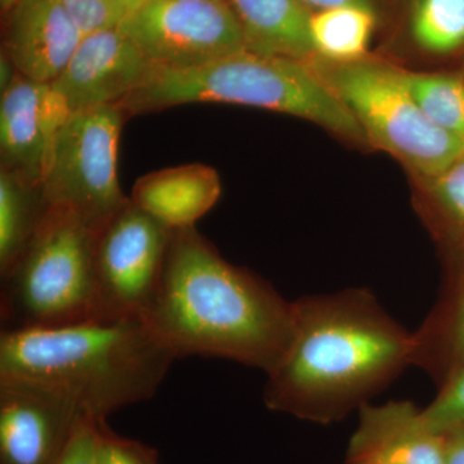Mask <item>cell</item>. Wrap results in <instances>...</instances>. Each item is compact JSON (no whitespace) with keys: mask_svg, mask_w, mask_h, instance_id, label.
<instances>
[{"mask_svg":"<svg viewBox=\"0 0 464 464\" xmlns=\"http://www.w3.org/2000/svg\"><path fill=\"white\" fill-rule=\"evenodd\" d=\"M83 35L119 27L127 14L118 0H61Z\"/></svg>","mask_w":464,"mask_h":464,"instance_id":"cell-25","label":"cell"},{"mask_svg":"<svg viewBox=\"0 0 464 464\" xmlns=\"http://www.w3.org/2000/svg\"><path fill=\"white\" fill-rule=\"evenodd\" d=\"M81 414L50 391L0 381V464H56Z\"/></svg>","mask_w":464,"mask_h":464,"instance_id":"cell-12","label":"cell"},{"mask_svg":"<svg viewBox=\"0 0 464 464\" xmlns=\"http://www.w3.org/2000/svg\"><path fill=\"white\" fill-rule=\"evenodd\" d=\"M97 464H161L155 449L137 440L123 438L110 429L108 420L101 426Z\"/></svg>","mask_w":464,"mask_h":464,"instance_id":"cell-24","label":"cell"},{"mask_svg":"<svg viewBox=\"0 0 464 464\" xmlns=\"http://www.w3.org/2000/svg\"><path fill=\"white\" fill-rule=\"evenodd\" d=\"M375 24L372 5H344L313 12L310 34L316 57L331 63L364 60Z\"/></svg>","mask_w":464,"mask_h":464,"instance_id":"cell-18","label":"cell"},{"mask_svg":"<svg viewBox=\"0 0 464 464\" xmlns=\"http://www.w3.org/2000/svg\"><path fill=\"white\" fill-rule=\"evenodd\" d=\"M197 102L270 110L369 146L362 128L314 63L249 50L186 69L152 65L145 82L118 106L128 118Z\"/></svg>","mask_w":464,"mask_h":464,"instance_id":"cell-4","label":"cell"},{"mask_svg":"<svg viewBox=\"0 0 464 464\" xmlns=\"http://www.w3.org/2000/svg\"><path fill=\"white\" fill-rule=\"evenodd\" d=\"M5 16L2 53L18 74L53 83L83 38L61 0H18Z\"/></svg>","mask_w":464,"mask_h":464,"instance_id":"cell-13","label":"cell"},{"mask_svg":"<svg viewBox=\"0 0 464 464\" xmlns=\"http://www.w3.org/2000/svg\"><path fill=\"white\" fill-rule=\"evenodd\" d=\"M401 79L427 118L464 142V76L401 69Z\"/></svg>","mask_w":464,"mask_h":464,"instance_id":"cell-21","label":"cell"},{"mask_svg":"<svg viewBox=\"0 0 464 464\" xmlns=\"http://www.w3.org/2000/svg\"><path fill=\"white\" fill-rule=\"evenodd\" d=\"M447 464H464V426L445 435Z\"/></svg>","mask_w":464,"mask_h":464,"instance_id":"cell-27","label":"cell"},{"mask_svg":"<svg viewBox=\"0 0 464 464\" xmlns=\"http://www.w3.org/2000/svg\"><path fill=\"white\" fill-rule=\"evenodd\" d=\"M411 34L422 50L448 54L464 47V0H415Z\"/></svg>","mask_w":464,"mask_h":464,"instance_id":"cell-22","label":"cell"},{"mask_svg":"<svg viewBox=\"0 0 464 464\" xmlns=\"http://www.w3.org/2000/svg\"><path fill=\"white\" fill-rule=\"evenodd\" d=\"M72 115L52 83L16 72L0 100L2 169L42 188L54 140Z\"/></svg>","mask_w":464,"mask_h":464,"instance_id":"cell-10","label":"cell"},{"mask_svg":"<svg viewBox=\"0 0 464 464\" xmlns=\"http://www.w3.org/2000/svg\"><path fill=\"white\" fill-rule=\"evenodd\" d=\"M288 353L267 374L266 408L306 422L338 423L411 365L413 333L371 290L347 288L295 301Z\"/></svg>","mask_w":464,"mask_h":464,"instance_id":"cell-1","label":"cell"},{"mask_svg":"<svg viewBox=\"0 0 464 464\" xmlns=\"http://www.w3.org/2000/svg\"><path fill=\"white\" fill-rule=\"evenodd\" d=\"M142 322L177 359L221 357L268 374L295 338V301L228 264L191 226L174 230L163 276Z\"/></svg>","mask_w":464,"mask_h":464,"instance_id":"cell-2","label":"cell"},{"mask_svg":"<svg viewBox=\"0 0 464 464\" xmlns=\"http://www.w3.org/2000/svg\"><path fill=\"white\" fill-rule=\"evenodd\" d=\"M314 66L364 130L369 146L387 152L413 174L429 179L464 157V142L432 123L402 83L401 69L364 60Z\"/></svg>","mask_w":464,"mask_h":464,"instance_id":"cell-6","label":"cell"},{"mask_svg":"<svg viewBox=\"0 0 464 464\" xmlns=\"http://www.w3.org/2000/svg\"><path fill=\"white\" fill-rule=\"evenodd\" d=\"M239 20L246 50L313 63V11L301 0H227Z\"/></svg>","mask_w":464,"mask_h":464,"instance_id":"cell-16","label":"cell"},{"mask_svg":"<svg viewBox=\"0 0 464 464\" xmlns=\"http://www.w3.org/2000/svg\"><path fill=\"white\" fill-rule=\"evenodd\" d=\"M108 420L81 414L56 464H97L101 426Z\"/></svg>","mask_w":464,"mask_h":464,"instance_id":"cell-26","label":"cell"},{"mask_svg":"<svg viewBox=\"0 0 464 464\" xmlns=\"http://www.w3.org/2000/svg\"><path fill=\"white\" fill-rule=\"evenodd\" d=\"M346 464H374V463L346 462Z\"/></svg>","mask_w":464,"mask_h":464,"instance_id":"cell-31","label":"cell"},{"mask_svg":"<svg viewBox=\"0 0 464 464\" xmlns=\"http://www.w3.org/2000/svg\"><path fill=\"white\" fill-rule=\"evenodd\" d=\"M174 360L142 320L0 333V381L50 391L97 420L151 399Z\"/></svg>","mask_w":464,"mask_h":464,"instance_id":"cell-3","label":"cell"},{"mask_svg":"<svg viewBox=\"0 0 464 464\" xmlns=\"http://www.w3.org/2000/svg\"><path fill=\"white\" fill-rule=\"evenodd\" d=\"M411 365L444 384L464 366V246L441 304L413 333Z\"/></svg>","mask_w":464,"mask_h":464,"instance_id":"cell-17","label":"cell"},{"mask_svg":"<svg viewBox=\"0 0 464 464\" xmlns=\"http://www.w3.org/2000/svg\"><path fill=\"white\" fill-rule=\"evenodd\" d=\"M174 230L128 199L97 234L94 320H142L163 276Z\"/></svg>","mask_w":464,"mask_h":464,"instance_id":"cell-8","label":"cell"},{"mask_svg":"<svg viewBox=\"0 0 464 464\" xmlns=\"http://www.w3.org/2000/svg\"><path fill=\"white\" fill-rule=\"evenodd\" d=\"M347 462L447 464L445 435L424 422L411 401L365 404L347 449Z\"/></svg>","mask_w":464,"mask_h":464,"instance_id":"cell-14","label":"cell"},{"mask_svg":"<svg viewBox=\"0 0 464 464\" xmlns=\"http://www.w3.org/2000/svg\"><path fill=\"white\" fill-rule=\"evenodd\" d=\"M148 0H118L121 7L123 8L125 14H133L134 11H137L140 7H142Z\"/></svg>","mask_w":464,"mask_h":464,"instance_id":"cell-29","label":"cell"},{"mask_svg":"<svg viewBox=\"0 0 464 464\" xmlns=\"http://www.w3.org/2000/svg\"><path fill=\"white\" fill-rule=\"evenodd\" d=\"M301 2L313 12L344 5H371V0H301Z\"/></svg>","mask_w":464,"mask_h":464,"instance_id":"cell-28","label":"cell"},{"mask_svg":"<svg viewBox=\"0 0 464 464\" xmlns=\"http://www.w3.org/2000/svg\"><path fill=\"white\" fill-rule=\"evenodd\" d=\"M17 2L18 0H0V7H2L3 14H8Z\"/></svg>","mask_w":464,"mask_h":464,"instance_id":"cell-30","label":"cell"},{"mask_svg":"<svg viewBox=\"0 0 464 464\" xmlns=\"http://www.w3.org/2000/svg\"><path fill=\"white\" fill-rule=\"evenodd\" d=\"M47 208L42 188L0 170V276L17 264Z\"/></svg>","mask_w":464,"mask_h":464,"instance_id":"cell-19","label":"cell"},{"mask_svg":"<svg viewBox=\"0 0 464 464\" xmlns=\"http://www.w3.org/2000/svg\"><path fill=\"white\" fill-rule=\"evenodd\" d=\"M422 417L430 429L441 435L464 426V366L441 384L438 396L422 409Z\"/></svg>","mask_w":464,"mask_h":464,"instance_id":"cell-23","label":"cell"},{"mask_svg":"<svg viewBox=\"0 0 464 464\" xmlns=\"http://www.w3.org/2000/svg\"><path fill=\"white\" fill-rule=\"evenodd\" d=\"M127 116L116 105L70 116L54 140L42 182L50 207L66 208L100 231L127 203L118 179L121 127Z\"/></svg>","mask_w":464,"mask_h":464,"instance_id":"cell-7","label":"cell"},{"mask_svg":"<svg viewBox=\"0 0 464 464\" xmlns=\"http://www.w3.org/2000/svg\"><path fill=\"white\" fill-rule=\"evenodd\" d=\"M119 27L157 66L186 69L246 50L227 0H148Z\"/></svg>","mask_w":464,"mask_h":464,"instance_id":"cell-9","label":"cell"},{"mask_svg":"<svg viewBox=\"0 0 464 464\" xmlns=\"http://www.w3.org/2000/svg\"><path fill=\"white\" fill-rule=\"evenodd\" d=\"M152 63L121 27L83 35L54 90L72 114L116 105L145 82Z\"/></svg>","mask_w":464,"mask_h":464,"instance_id":"cell-11","label":"cell"},{"mask_svg":"<svg viewBox=\"0 0 464 464\" xmlns=\"http://www.w3.org/2000/svg\"><path fill=\"white\" fill-rule=\"evenodd\" d=\"M414 182L418 212L430 227L464 239V157L441 173Z\"/></svg>","mask_w":464,"mask_h":464,"instance_id":"cell-20","label":"cell"},{"mask_svg":"<svg viewBox=\"0 0 464 464\" xmlns=\"http://www.w3.org/2000/svg\"><path fill=\"white\" fill-rule=\"evenodd\" d=\"M221 194V179L216 169L188 164L141 177L130 199L170 230H179L191 227L207 215Z\"/></svg>","mask_w":464,"mask_h":464,"instance_id":"cell-15","label":"cell"},{"mask_svg":"<svg viewBox=\"0 0 464 464\" xmlns=\"http://www.w3.org/2000/svg\"><path fill=\"white\" fill-rule=\"evenodd\" d=\"M97 234L72 210L48 206L23 256L2 277V331L94 320Z\"/></svg>","mask_w":464,"mask_h":464,"instance_id":"cell-5","label":"cell"}]
</instances>
